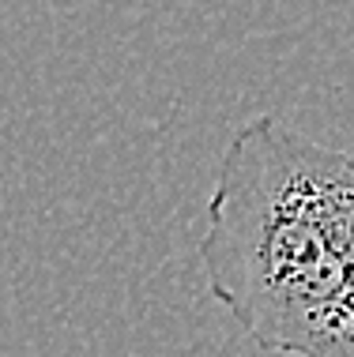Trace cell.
<instances>
[{
    "label": "cell",
    "instance_id": "1",
    "mask_svg": "<svg viewBox=\"0 0 354 357\" xmlns=\"http://www.w3.org/2000/svg\"><path fill=\"white\" fill-rule=\"evenodd\" d=\"M200 267L264 354L354 357V151L279 117L242 124L215 173Z\"/></svg>",
    "mask_w": 354,
    "mask_h": 357
}]
</instances>
